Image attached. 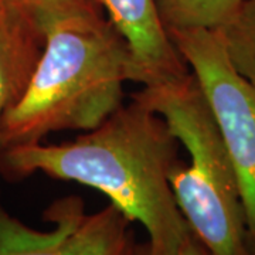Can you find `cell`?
Returning a JSON list of instances; mask_svg holds the SVG:
<instances>
[{
	"label": "cell",
	"instance_id": "obj_11",
	"mask_svg": "<svg viewBox=\"0 0 255 255\" xmlns=\"http://www.w3.org/2000/svg\"><path fill=\"white\" fill-rule=\"evenodd\" d=\"M174 255H209V253L201 246L200 241L193 236V233H190Z\"/></svg>",
	"mask_w": 255,
	"mask_h": 255
},
{
	"label": "cell",
	"instance_id": "obj_13",
	"mask_svg": "<svg viewBox=\"0 0 255 255\" xmlns=\"http://www.w3.org/2000/svg\"><path fill=\"white\" fill-rule=\"evenodd\" d=\"M9 6H11L10 0H0V9H6Z\"/></svg>",
	"mask_w": 255,
	"mask_h": 255
},
{
	"label": "cell",
	"instance_id": "obj_1",
	"mask_svg": "<svg viewBox=\"0 0 255 255\" xmlns=\"http://www.w3.org/2000/svg\"><path fill=\"white\" fill-rule=\"evenodd\" d=\"M179 150L163 118L130 98L73 142L4 149L1 170L14 177L43 173L97 189L130 221L142 224L152 255H174L191 233L169 183L182 160Z\"/></svg>",
	"mask_w": 255,
	"mask_h": 255
},
{
	"label": "cell",
	"instance_id": "obj_5",
	"mask_svg": "<svg viewBox=\"0 0 255 255\" xmlns=\"http://www.w3.org/2000/svg\"><path fill=\"white\" fill-rule=\"evenodd\" d=\"M51 230L40 231L11 217L0 204V255H128L132 221L114 204L87 213L80 197L57 200L47 210Z\"/></svg>",
	"mask_w": 255,
	"mask_h": 255
},
{
	"label": "cell",
	"instance_id": "obj_6",
	"mask_svg": "<svg viewBox=\"0 0 255 255\" xmlns=\"http://www.w3.org/2000/svg\"><path fill=\"white\" fill-rule=\"evenodd\" d=\"M102 4L130 48L133 82L156 87L179 82L190 75L189 65L159 18L155 0H102Z\"/></svg>",
	"mask_w": 255,
	"mask_h": 255
},
{
	"label": "cell",
	"instance_id": "obj_4",
	"mask_svg": "<svg viewBox=\"0 0 255 255\" xmlns=\"http://www.w3.org/2000/svg\"><path fill=\"white\" fill-rule=\"evenodd\" d=\"M167 34L199 82L219 127L237 174L255 254V85L234 68L216 31L191 28Z\"/></svg>",
	"mask_w": 255,
	"mask_h": 255
},
{
	"label": "cell",
	"instance_id": "obj_7",
	"mask_svg": "<svg viewBox=\"0 0 255 255\" xmlns=\"http://www.w3.org/2000/svg\"><path fill=\"white\" fill-rule=\"evenodd\" d=\"M43 47L44 34L33 18L13 6L0 9V125L26 91ZM3 152L0 140V170Z\"/></svg>",
	"mask_w": 255,
	"mask_h": 255
},
{
	"label": "cell",
	"instance_id": "obj_9",
	"mask_svg": "<svg viewBox=\"0 0 255 255\" xmlns=\"http://www.w3.org/2000/svg\"><path fill=\"white\" fill-rule=\"evenodd\" d=\"M216 33L234 68L255 85V0H243L236 16Z\"/></svg>",
	"mask_w": 255,
	"mask_h": 255
},
{
	"label": "cell",
	"instance_id": "obj_12",
	"mask_svg": "<svg viewBox=\"0 0 255 255\" xmlns=\"http://www.w3.org/2000/svg\"><path fill=\"white\" fill-rule=\"evenodd\" d=\"M128 255H152L150 253V248H149V244L147 243H133V246L130 247Z\"/></svg>",
	"mask_w": 255,
	"mask_h": 255
},
{
	"label": "cell",
	"instance_id": "obj_8",
	"mask_svg": "<svg viewBox=\"0 0 255 255\" xmlns=\"http://www.w3.org/2000/svg\"><path fill=\"white\" fill-rule=\"evenodd\" d=\"M164 30L217 31L236 16L243 0H155Z\"/></svg>",
	"mask_w": 255,
	"mask_h": 255
},
{
	"label": "cell",
	"instance_id": "obj_10",
	"mask_svg": "<svg viewBox=\"0 0 255 255\" xmlns=\"http://www.w3.org/2000/svg\"><path fill=\"white\" fill-rule=\"evenodd\" d=\"M10 3L38 26L50 18L105 13L102 0H10Z\"/></svg>",
	"mask_w": 255,
	"mask_h": 255
},
{
	"label": "cell",
	"instance_id": "obj_2",
	"mask_svg": "<svg viewBox=\"0 0 255 255\" xmlns=\"http://www.w3.org/2000/svg\"><path fill=\"white\" fill-rule=\"evenodd\" d=\"M40 28L44 47L34 73L1 119L3 149L98 128L122 105L124 84L135 81L130 48L107 13L50 18Z\"/></svg>",
	"mask_w": 255,
	"mask_h": 255
},
{
	"label": "cell",
	"instance_id": "obj_3",
	"mask_svg": "<svg viewBox=\"0 0 255 255\" xmlns=\"http://www.w3.org/2000/svg\"><path fill=\"white\" fill-rule=\"evenodd\" d=\"M132 98L160 115L189 153V162L177 163L169 183L193 236L209 255H255L237 174L194 75L143 87Z\"/></svg>",
	"mask_w": 255,
	"mask_h": 255
}]
</instances>
